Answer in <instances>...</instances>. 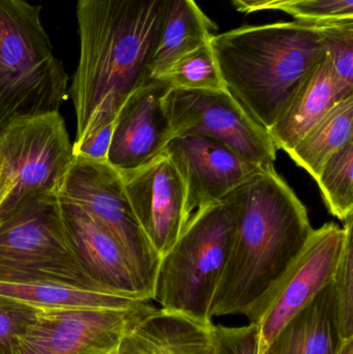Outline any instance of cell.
Returning <instances> with one entry per match:
<instances>
[{
  "label": "cell",
  "mask_w": 353,
  "mask_h": 354,
  "mask_svg": "<svg viewBox=\"0 0 353 354\" xmlns=\"http://www.w3.org/2000/svg\"><path fill=\"white\" fill-rule=\"evenodd\" d=\"M227 197L236 210V225L211 315H245L251 322L314 228L306 206L274 165Z\"/></svg>",
  "instance_id": "1"
},
{
  "label": "cell",
  "mask_w": 353,
  "mask_h": 354,
  "mask_svg": "<svg viewBox=\"0 0 353 354\" xmlns=\"http://www.w3.org/2000/svg\"><path fill=\"white\" fill-rule=\"evenodd\" d=\"M169 0H77L78 66L68 93L77 138L99 106L118 112L151 79Z\"/></svg>",
  "instance_id": "2"
},
{
  "label": "cell",
  "mask_w": 353,
  "mask_h": 354,
  "mask_svg": "<svg viewBox=\"0 0 353 354\" xmlns=\"http://www.w3.org/2000/svg\"><path fill=\"white\" fill-rule=\"evenodd\" d=\"M211 45L228 91L267 131L325 55L323 23L298 20L242 26Z\"/></svg>",
  "instance_id": "3"
},
{
  "label": "cell",
  "mask_w": 353,
  "mask_h": 354,
  "mask_svg": "<svg viewBox=\"0 0 353 354\" xmlns=\"http://www.w3.org/2000/svg\"><path fill=\"white\" fill-rule=\"evenodd\" d=\"M41 12L26 0H0V132L20 118L59 111L70 95Z\"/></svg>",
  "instance_id": "4"
},
{
  "label": "cell",
  "mask_w": 353,
  "mask_h": 354,
  "mask_svg": "<svg viewBox=\"0 0 353 354\" xmlns=\"http://www.w3.org/2000/svg\"><path fill=\"white\" fill-rule=\"evenodd\" d=\"M236 225L228 197L193 212L160 261L155 297L161 309L213 322L211 304L225 268Z\"/></svg>",
  "instance_id": "5"
},
{
  "label": "cell",
  "mask_w": 353,
  "mask_h": 354,
  "mask_svg": "<svg viewBox=\"0 0 353 354\" xmlns=\"http://www.w3.org/2000/svg\"><path fill=\"white\" fill-rule=\"evenodd\" d=\"M73 160L59 111L8 124L0 132V218L33 198L57 194Z\"/></svg>",
  "instance_id": "6"
},
{
  "label": "cell",
  "mask_w": 353,
  "mask_h": 354,
  "mask_svg": "<svg viewBox=\"0 0 353 354\" xmlns=\"http://www.w3.org/2000/svg\"><path fill=\"white\" fill-rule=\"evenodd\" d=\"M164 107L174 137L199 135L219 141L260 167L274 165L278 149L271 135L228 89H171Z\"/></svg>",
  "instance_id": "7"
},
{
  "label": "cell",
  "mask_w": 353,
  "mask_h": 354,
  "mask_svg": "<svg viewBox=\"0 0 353 354\" xmlns=\"http://www.w3.org/2000/svg\"><path fill=\"white\" fill-rule=\"evenodd\" d=\"M0 268L52 274L101 291L68 247L57 194L33 198L0 218Z\"/></svg>",
  "instance_id": "8"
},
{
  "label": "cell",
  "mask_w": 353,
  "mask_h": 354,
  "mask_svg": "<svg viewBox=\"0 0 353 354\" xmlns=\"http://www.w3.org/2000/svg\"><path fill=\"white\" fill-rule=\"evenodd\" d=\"M57 195L82 207L107 229L155 290L161 257L141 230L117 170L108 162L74 155Z\"/></svg>",
  "instance_id": "9"
},
{
  "label": "cell",
  "mask_w": 353,
  "mask_h": 354,
  "mask_svg": "<svg viewBox=\"0 0 353 354\" xmlns=\"http://www.w3.org/2000/svg\"><path fill=\"white\" fill-rule=\"evenodd\" d=\"M149 303L122 309H37L17 337L12 354H97L115 348Z\"/></svg>",
  "instance_id": "10"
},
{
  "label": "cell",
  "mask_w": 353,
  "mask_h": 354,
  "mask_svg": "<svg viewBox=\"0 0 353 354\" xmlns=\"http://www.w3.org/2000/svg\"><path fill=\"white\" fill-rule=\"evenodd\" d=\"M345 239V225L327 223L313 230L298 259L249 322L258 326L265 351L283 326L329 282L341 257Z\"/></svg>",
  "instance_id": "11"
},
{
  "label": "cell",
  "mask_w": 353,
  "mask_h": 354,
  "mask_svg": "<svg viewBox=\"0 0 353 354\" xmlns=\"http://www.w3.org/2000/svg\"><path fill=\"white\" fill-rule=\"evenodd\" d=\"M58 199L68 247L89 281L108 295L153 301L155 290L115 237L80 206L59 196Z\"/></svg>",
  "instance_id": "12"
},
{
  "label": "cell",
  "mask_w": 353,
  "mask_h": 354,
  "mask_svg": "<svg viewBox=\"0 0 353 354\" xmlns=\"http://www.w3.org/2000/svg\"><path fill=\"white\" fill-rule=\"evenodd\" d=\"M120 174L141 230L162 257L189 220L182 176L165 151L145 165Z\"/></svg>",
  "instance_id": "13"
},
{
  "label": "cell",
  "mask_w": 353,
  "mask_h": 354,
  "mask_svg": "<svg viewBox=\"0 0 353 354\" xmlns=\"http://www.w3.org/2000/svg\"><path fill=\"white\" fill-rule=\"evenodd\" d=\"M165 151L184 181L188 218L201 206L221 201L265 169L219 141L199 135L174 137Z\"/></svg>",
  "instance_id": "14"
},
{
  "label": "cell",
  "mask_w": 353,
  "mask_h": 354,
  "mask_svg": "<svg viewBox=\"0 0 353 354\" xmlns=\"http://www.w3.org/2000/svg\"><path fill=\"white\" fill-rule=\"evenodd\" d=\"M169 88L163 81L151 79L133 91L118 110L107 157L118 172L145 165L173 139L164 107Z\"/></svg>",
  "instance_id": "15"
},
{
  "label": "cell",
  "mask_w": 353,
  "mask_h": 354,
  "mask_svg": "<svg viewBox=\"0 0 353 354\" xmlns=\"http://www.w3.org/2000/svg\"><path fill=\"white\" fill-rule=\"evenodd\" d=\"M213 322L153 310L122 337L116 354H213Z\"/></svg>",
  "instance_id": "16"
},
{
  "label": "cell",
  "mask_w": 353,
  "mask_h": 354,
  "mask_svg": "<svg viewBox=\"0 0 353 354\" xmlns=\"http://www.w3.org/2000/svg\"><path fill=\"white\" fill-rule=\"evenodd\" d=\"M0 297L35 309H122L143 303L83 288L52 274L4 268H0Z\"/></svg>",
  "instance_id": "17"
},
{
  "label": "cell",
  "mask_w": 353,
  "mask_h": 354,
  "mask_svg": "<svg viewBox=\"0 0 353 354\" xmlns=\"http://www.w3.org/2000/svg\"><path fill=\"white\" fill-rule=\"evenodd\" d=\"M327 55L311 70L269 129L276 149L288 153L337 103Z\"/></svg>",
  "instance_id": "18"
},
{
  "label": "cell",
  "mask_w": 353,
  "mask_h": 354,
  "mask_svg": "<svg viewBox=\"0 0 353 354\" xmlns=\"http://www.w3.org/2000/svg\"><path fill=\"white\" fill-rule=\"evenodd\" d=\"M341 344L325 284L278 333L265 354H336Z\"/></svg>",
  "instance_id": "19"
},
{
  "label": "cell",
  "mask_w": 353,
  "mask_h": 354,
  "mask_svg": "<svg viewBox=\"0 0 353 354\" xmlns=\"http://www.w3.org/2000/svg\"><path fill=\"white\" fill-rule=\"evenodd\" d=\"M215 24L195 0H169L167 15L151 64V79L189 52L211 41Z\"/></svg>",
  "instance_id": "20"
},
{
  "label": "cell",
  "mask_w": 353,
  "mask_h": 354,
  "mask_svg": "<svg viewBox=\"0 0 353 354\" xmlns=\"http://www.w3.org/2000/svg\"><path fill=\"white\" fill-rule=\"evenodd\" d=\"M352 141L353 95L337 102L287 155L316 180L325 163Z\"/></svg>",
  "instance_id": "21"
},
{
  "label": "cell",
  "mask_w": 353,
  "mask_h": 354,
  "mask_svg": "<svg viewBox=\"0 0 353 354\" xmlns=\"http://www.w3.org/2000/svg\"><path fill=\"white\" fill-rule=\"evenodd\" d=\"M157 80L171 89L217 91L227 89L216 60L211 41L170 64Z\"/></svg>",
  "instance_id": "22"
},
{
  "label": "cell",
  "mask_w": 353,
  "mask_h": 354,
  "mask_svg": "<svg viewBox=\"0 0 353 354\" xmlns=\"http://www.w3.org/2000/svg\"><path fill=\"white\" fill-rule=\"evenodd\" d=\"M344 225L346 239L343 251L327 283L334 324L341 342L353 339V216Z\"/></svg>",
  "instance_id": "23"
},
{
  "label": "cell",
  "mask_w": 353,
  "mask_h": 354,
  "mask_svg": "<svg viewBox=\"0 0 353 354\" xmlns=\"http://www.w3.org/2000/svg\"><path fill=\"white\" fill-rule=\"evenodd\" d=\"M315 181L334 216L345 222L353 216V141L325 163Z\"/></svg>",
  "instance_id": "24"
},
{
  "label": "cell",
  "mask_w": 353,
  "mask_h": 354,
  "mask_svg": "<svg viewBox=\"0 0 353 354\" xmlns=\"http://www.w3.org/2000/svg\"><path fill=\"white\" fill-rule=\"evenodd\" d=\"M323 35L339 102L353 95V21L323 23Z\"/></svg>",
  "instance_id": "25"
},
{
  "label": "cell",
  "mask_w": 353,
  "mask_h": 354,
  "mask_svg": "<svg viewBox=\"0 0 353 354\" xmlns=\"http://www.w3.org/2000/svg\"><path fill=\"white\" fill-rule=\"evenodd\" d=\"M117 112L111 108L97 107L84 133L73 145L74 155L95 161L107 162Z\"/></svg>",
  "instance_id": "26"
},
{
  "label": "cell",
  "mask_w": 353,
  "mask_h": 354,
  "mask_svg": "<svg viewBox=\"0 0 353 354\" xmlns=\"http://www.w3.org/2000/svg\"><path fill=\"white\" fill-rule=\"evenodd\" d=\"M278 10L296 20L316 24L353 21V0H294Z\"/></svg>",
  "instance_id": "27"
},
{
  "label": "cell",
  "mask_w": 353,
  "mask_h": 354,
  "mask_svg": "<svg viewBox=\"0 0 353 354\" xmlns=\"http://www.w3.org/2000/svg\"><path fill=\"white\" fill-rule=\"evenodd\" d=\"M213 354H265L258 326L249 324L231 328L213 324Z\"/></svg>",
  "instance_id": "28"
},
{
  "label": "cell",
  "mask_w": 353,
  "mask_h": 354,
  "mask_svg": "<svg viewBox=\"0 0 353 354\" xmlns=\"http://www.w3.org/2000/svg\"><path fill=\"white\" fill-rule=\"evenodd\" d=\"M35 308L0 297V354H12L17 337L35 316Z\"/></svg>",
  "instance_id": "29"
},
{
  "label": "cell",
  "mask_w": 353,
  "mask_h": 354,
  "mask_svg": "<svg viewBox=\"0 0 353 354\" xmlns=\"http://www.w3.org/2000/svg\"><path fill=\"white\" fill-rule=\"evenodd\" d=\"M240 12L251 14L259 10H278L280 6L294 0H231Z\"/></svg>",
  "instance_id": "30"
},
{
  "label": "cell",
  "mask_w": 353,
  "mask_h": 354,
  "mask_svg": "<svg viewBox=\"0 0 353 354\" xmlns=\"http://www.w3.org/2000/svg\"><path fill=\"white\" fill-rule=\"evenodd\" d=\"M336 354H353V339L342 342Z\"/></svg>",
  "instance_id": "31"
},
{
  "label": "cell",
  "mask_w": 353,
  "mask_h": 354,
  "mask_svg": "<svg viewBox=\"0 0 353 354\" xmlns=\"http://www.w3.org/2000/svg\"><path fill=\"white\" fill-rule=\"evenodd\" d=\"M118 346V345H117ZM117 346L115 347V348L110 349V351H104V353H97V354H116V348H117Z\"/></svg>",
  "instance_id": "32"
}]
</instances>
